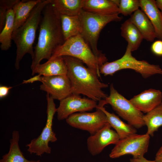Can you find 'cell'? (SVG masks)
Instances as JSON below:
<instances>
[{"label": "cell", "instance_id": "1", "mask_svg": "<svg viewBox=\"0 0 162 162\" xmlns=\"http://www.w3.org/2000/svg\"><path fill=\"white\" fill-rule=\"evenodd\" d=\"M34 57L31 68L33 71L44 59L48 60L56 50L64 42L60 14L51 2L43 10Z\"/></svg>", "mask_w": 162, "mask_h": 162}, {"label": "cell", "instance_id": "2", "mask_svg": "<svg viewBox=\"0 0 162 162\" xmlns=\"http://www.w3.org/2000/svg\"><path fill=\"white\" fill-rule=\"evenodd\" d=\"M63 57L68 67L67 74L70 82L72 94H82L96 102L108 97L102 89L108 85L101 82L97 74L80 60L69 56Z\"/></svg>", "mask_w": 162, "mask_h": 162}, {"label": "cell", "instance_id": "3", "mask_svg": "<svg viewBox=\"0 0 162 162\" xmlns=\"http://www.w3.org/2000/svg\"><path fill=\"white\" fill-rule=\"evenodd\" d=\"M50 0H42L33 9L25 22L13 32L12 39L16 47L15 66L19 69L20 63L27 53L34 57L33 45L36 33L40 21L41 13Z\"/></svg>", "mask_w": 162, "mask_h": 162}, {"label": "cell", "instance_id": "4", "mask_svg": "<svg viewBox=\"0 0 162 162\" xmlns=\"http://www.w3.org/2000/svg\"><path fill=\"white\" fill-rule=\"evenodd\" d=\"M82 30L81 35L93 53L103 64L107 62L104 54L98 50L97 45L100 34L103 28L111 22L121 21L118 15L104 16L86 11L82 10L80 15Z\"/></svg>", "mask_w": 162, "mask_h": 162}, {"label": "cell", "instance_id": "5", "mask_svg": "<svg viewBox=\"0 0 162 162\" xmlns=\"http://www.w3.org/2000/svg\"><path fill=\"white\" fill-rule=\"evenodd\" d=\"M64 56L73 57L85 64L98 77L100 67L103 64L80 34L66 40L52 55L50 58Z\"/></svg>", "mask_w": 162, "mask_h": 162}, {"label": "cell", "instance_id": "6", "mask_svg": "<svg viewBox=\"0 0 162 162\" xmlns=\"http://www.w3.org/2000/svg\"><path fill=\"white\" fill-rule=\"evenodd\" d=\"M132 52L127 47L124 54L121 58L112 62H106L100 67V74L105 76H112L119 70L128 69L140 73L144 78L156 74H162V70L159 66L136 59L132 56Z\"/></svg>", "mask_w": 162, "mask_h": 162}, {"label": "cell", "instance_id": "7", "mask_svg": "<svg viewBox=\"0 0 162 162\" xmlns=\"http://www.w3.org/2000/svg\"><path fill=\"white\" fill-rule=\"evenodd\" d=\"M47 101V118L45 127L39 136L32 140L27 144L28 151L30 154H35L41 156L44 153L50 154L51 148L49 146V142H55L57 140L55 133L52 130L54 116L57 108L54 99L48 94L46 95Z\"/></svg>", "mask_w": 162, "mask_h": 162}, {"label": "cell", "instance_id": "8", "mask_svg": "<svg viewBox=\"0 0 162 162\" xmlns=\"http://www.w3.org/2000/svg\"><path fill=\"white\" fill-rule=\"evenodd\" d=\"M104 101L106 104L111 106L120 116L136 129L145 125L143 113L137 109L129 100L120 94L115 88L112 84L110 86V95Z\"/></svg>", "mask_w": 162, "mask_h": 162}, {"label": "cell", "instance_id": "9", "mask_svg": "<svg viewBox=\"0 0 162 162\" xmlns=\"http://www.w3.org/2000/svg\"><path fill=\"white\" fill-rule=\"evenodd\" d=\"M150 136L146 133L134 134L120 139L109 154L110 158H116L126 154H131L134 158L144 156L147 152Z\"/></svg>", "mask_w": 162, "mask_h": 162}, {"label": "cell", "instance_id": "10", "mask_svg": "<svg viewBox=\"0 0 162 162\" xmlns=\"http://www.w3.org/2000/svg\"><path fill=\"white\" fill-rule=\"evenodd\" d=\"M92 112L76 113L69 116L66 121L70 126L94 134L108 123L106 115L98 106Z\"/></svg>", "mask_w": 162, "mask_h": 162}, {"label": "cell", "instance_id": "11", "mask_svg": "<svg viewBox=\"0 0 162 162\" xmlns=\"http://www.w3.org/2000/svg\"><path fill=\"white\" fill-rule=\"evenodd\" d=\"M97 102L89 98H82L80 95L71 94L60 101L57 108L58 120L67 119L76 112L90 111L98 106Z\"/></svg>", "mask_w": 162, "mask_h": 162}, {"label": "cell", "instance_id": "12", "mask_svg": "<svg viewBox=\"0 0 162 162\" xmlns=\"http://www.w3.org/2000/svg\"><path fill=\"white\" fill-rule=\"evenodd\" d=\"M40 89L54 99L61 101L72 94L71 86L67 74L50 76H42Z\"/></svg>", "mask_w": 162, "mask_h": 162}, {"label": "cell", "instance_id": "13", "mask_svg": "<svg viewBox=\"0 0 162 162\" xmlns=\"http://www.w3.org/2000/svg\"><path fill=\"white\" fill-rule=\"evenodd\" d=\"M108 123L94 134L87 139L88 149L92 156L100 153L107 146L116 144L120 140L119 137L115 131L111 128Z\"/></svg>", "mask_w": 162, "mask_h": 162}, {"label": "cell", "instance_id": "14", "mask_svg": "<svg viewBox=\"0 0 162 162\" xmlns=\"http://www.w3.org/2000/svg\"><path fill=\"white\" fill-rule=\"evenodd\" d=\"M162 100L161 91L150 89L135 96L129 100L137 109L146 113L160 104Z\"/></svg>", "mask_w": 162, "mask_h": 162}, {"label": "cell", "instance_id": "15", "mask_svg": "<svg viewBox=\"0 0 162 162\" xmlns=\"http://www.w3.org/2000/svg\"><path fill=\"white\" fill-rule=\"evenodd\" d=\"M68 68L63 56L50 58L46 62L39 64L32 71V75L38 74L43 76L67 74Z\"/></svg>", "mask_w": 162, "mask_h": 162}, {"label": "cell", "instance_id": "16", "mask_svg": "<svg viewBox=\"0 0 162 162\" xmlns=\"http://www.w3.org/2000/svg\"><path fill=\"white\" fill-rule=\"evenodd\" d=\"M83 10L104 16L120 14L118 6L113 0H85Z\"/></svg>", "mask_w": 162, "mask_h": 162}, {"label": "cell", "instance_id": "17", "mask_svg": "<svg viewBox=\"0 0 162 162\" xmlns=\"http://www.w3.org/2000/svg\"><path fill=\"white\" fill-rule=\"evenodd\" d=\"M140 8L148 16L155 30L156 38L162 40V13L154 0H140Z\"/></svg>", "mask_w": 162, "mask_h": 162}, {"label": "cell", "instance_id": "18", "mask_svg": "<svg viewBox=\"0 0 162 162\" xmlns=\"http://www.w3.org/2000/svg\"><path fill=\"white\" fill-rule=\"evenodd\" d=\"M128 19L136 26L145 40L152 42L156 38L152 24L142 10L138 9L136 10Z\"/></svg>", "mask_w": 162, "mask_h": 162}, {"label": "cell", "instance_id": "19", "mask_svg": "<svg viewBox=\"0 0 162 162\" xmlns=\"http://www.w3.org/2000/svg\"><path fill=\"white\" fill-rule=\"evenodd\" d=\"M103 100L99 101L98 105L106 116L108 123L119 136L123 139L136 134V129L131 125L125 123L117 116L107 111L104 107L106 105Z\"/></svg>", "mask_w": 162, "mask_h": 162}, {"label": "cell", "instance_id": "20", "mask_svg": "<svg viewBox=\"0 0 162 162\" xmlns=\"http://www.w3.org/2000/svg\"><path fill=\"white\" fill-rule=\"evenodd\" d=\"M42 0H18L13 8L15 15L14 31L25 22L33 9Z\"/></svg>", "mask_w": 162, "mask_h": 162}, {"label": "cell", "instance_id": "21", "mask_svg": "<svg viewBox=\"0 0 162 162\" xmlns=\"http://www.w3.org/2000/svg\"><path fill=\"white\" fill-rule=\"evenodd\" d=\"M120 29L121 36L128 43L127 47L132 52L137 50L143 38L136 26L128 19L122 24Z\"/></svg>", "mask_w": 162, "mask_h": 162}, {"label": "cell", "instance_id": "22", "mask_svg": "<svg viewBox=\"0 0 162 162\" xmlns=\"http://www.w3.org/2000/svg\"><path fill=\"white\" fill-rule=\"evenodd\" d=\"M20 134L18 131L14 130L10 140L8 152L2 157L0 162H40V160H29L24 156L19 146Z\"/></svg>", "mask_w": 162, "mask_h": 162}, {"label": "cell", "instance_id": "23", "mask_svg": "<svg viewBox=\"0 0 162 162\" xmlns=\"http://www.w3.org/2000/svg\"><path fill=\"white\" fill-rule=\"evenodd\" d=\"M60 16L62 28L65 41L70 38L81 34L82 28L79 15L69 16L60 14Z\"/></svg>", "mask_w": 162, "mask_h": 162}, {"label": "cell", "instance_id": "24", "mask_svg": "<svg viewBox=\"0 0 162 162\" xmlns=\"http://www.w3.org/2000/svg\"><path fill=\"white\" fill-rule=\"evenodd\" d=\"M85 0H50L60 14L79 16L83 10Z\"/></svg>", "mask_w": 162, "mask_h": 162}, {"label": "cell", "instance_id": "25", "mask_svg": "<svg viewBox=\"0 0 162 162\" xmlns=\"http://www.w3.org/2000/svg\"><path fill=\"white\" fill-rule=\"evenodd\" d=\"M15 15L13 8L10 9L6 16L5 25L0 32V48L3 51L8 50L11 46L14 31Z\"/></svg>", "mask_w": 162, "mask_h": 162}, {"label": "cell", "instance_id": "26", "mask_svg": "<svg viewBox=\"0 0 162 162\" xmlns=\"http://www.w3.org/2000/svg\"><path fill=\"white\" fill-rule=\"evenodd\" d=\"M143 120L147 128L146 134L152 136L162 126V103L144 115Z\"/></svg>", "mask_w": 162, "mask_h": 162}, {"label": "cell", "instance_id": "27", "mask_svg": "<svg viewBox=\"0 0 162 162\" xmlns=\"http://www.w3.org/2000/svg\"><path fill=\"white\" fill-rule=\"evenodd\" d=\"M140 7V0H121L118 5L120 14L131 15Z\"/></svg>", "mask_w": 162, "mask_h": 162}, {"label": "cell", "instance_id": "28", "mask_svg": "<svg viewBox=\"0 0 162 162\" xmlns=\"http://www.w3.org/2000/svg\"><path fill=\"white\" fill-rule=\"evenodd\" d=\"M18 0H1L0 1V31L5 25L8 11L13 8Z\"/></svg>", "mask_w": 162, "mask_h": 162}, {"label": "cell", "instance_id": "29", "mask_svg": "<svg viewBox=\"0 0 162 162\" xmlns=\"http://www.w3.org/2000/svg\"><path fill=\"white\" fill-rule=\"evenodd\" d=\"M151 49L154 54L162 56V40H159L154 42L151 46Z\"/></svg>", "mask_w": 162, "mask_h": 162}, {"label": "cell", "instance_id": "30", "mask_svg": "<svg viewBox=\"0 0 162 162\" xmlns=\"http://www.w3.org/2000/svg\"><path fill=\"white\" fill-rule=\"evenodd\" d=\"M12 87L5 86H0V98L2 99L6 97L8 94L10 90Z\"/></svg>", "mask_w": 162, "mask_h": 162}, {"label": "cell", "instance_id": "31", "mask_svg": "<svg viewBox=\"0 0 162 162\" xmlns=\"http://www.w3.org/2000/svg\"><path fill=\"white\" fill-rule=\"evenodd\" d=\"M42 76L40 74H38L35 76L31 78H30L26 80H23L22 82V84H27L29 83H32L35 82L39 81L40 82Z\"/></svg>", "mask_w": 162, "mask_h": 162}, {"label": "cell", "instance_id": "32", "mask_svg": "<svg viewBox=\"0 0 162 162\" xmlns=\"http://www.w3.org/2000/svg\"><path fill=\"white\" fill-rule=\"evenodd\" d=\"M130 162H158L154 160H150L145 158L144 156L137 158H132L130 159Z\"/></svg>", "mask_w": 162, "mask_h": 162}, {"label": "cell", "instance_id": "33", "mask_svg": "<svg viewBox=\"0 0 162 162\" xmlns=\"http://www.w3.org/2000/svg\"><path fill=\"white\" fill-rule=\"evenodd\" d=\"M155 160L158 162H162V146L156 154Z\"/></svg>", "mask_w": 162, "mask_h": 162}, {"label": "cell", "instance_id": "34", "mask_svg": "<svg viewBox=\"0 0 162 162\" xmlns=\"http://www.w3.org/2000/svg\"><path fill=\"white\" fill-rule=\"evenodd\" d=\"M155 2L157 7L162 13V0H157Z\"/></svg>", "mask_w": 162, "mask_h": 162}]
</instances>
